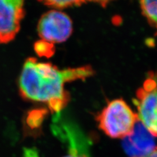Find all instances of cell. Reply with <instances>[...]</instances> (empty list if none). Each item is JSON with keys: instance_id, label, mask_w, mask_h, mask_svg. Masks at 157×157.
<instances>
[{"instance_id": "12", "label": "cell", "mask_w": 157, "mask_h": 157, "mask_svg": "<svg viewBox=\"0 0 157 157\" xmlns=\"http://www.w3.org/2000/svg\"><path fill=\"white\" fill-rule=\"evenodd\" d=\"M89 1H90V0H89ZM92 1L100 3L101 6H105L108 2H109L111 0H92Z\"/></svg>"}, {"instance_id": "8", "label": "cell", "mask_w": 157, "mask_h": 157, "mask_svg": "<svg viewBox=\"0 0 157 157\" xmlns=\"http://www.w3.org/2000/svg\"><path fill=\"white\" fill-rule=\"evenodd\" d=\"M140 3L144 15L152 25L155 26L157 21V0H140Z\"/></svg>"}, {"instance_id": "4", "label": "cell", "mask_w": 157, "mask_h": 157, "mask_svg": "<svg viewBox=\"0 0 157 157\" xmlns=\"http://www.w3.org/2000/svg\"><path fill=\"white\" fill-rule=\"evenodd\" d=\"M37 31L42 41L51 45L62 43L72 33V21L64 13L51 11L44 14L39 20Z\"/></svg>"}, {"instance_id": "3", "label": "cell", "mask_w": 157, "mask_h": 157, "mask_svg": "<svg viewBox=\"0 0 157 157\" xmlns=\"http://www.w3.org/2000/svg\"><path fill=\"white\" fill-rule=\"evenodd\" d=\"M156 76L150 74L144 86L137 91L136 98L134 100L138 119L155 137L156 136Z\"/></svg>"}, {"instance_id": "9", "label": "cell", "mask_w": 157, "mask_h": 157, "mask_svg": "<svg viewBox=\"0 0 157 157\" xmlns=\"http://www.w3.org/2000/svg\"><path fill=\"white\" fill-rule=\"evenodd\" d=\"M47 6L56 8H66L74 6H80L89 0H39Z\"/></svg>"}, {"instance_id": "2", "label": "cell", "mask_w": 157, "mask_h": 157, "mask_svg": "<svg viewBox=\"0 0 157 157\" xmlns=\"http://www.w3.org/2000/svg\"><path fill=\"white\" fill-rule=\"evenodd\" d=\"M100 130L112 138H124L130 135L138 120L137 113L122 99L108 103L96 117Z\"/></svg>"}, {"instance_id": "5", "label": "cell", "mask_w": 157, "mask_h": 157, "mask_svg": "<svg viewBox=\"0 0 157 157\" xmlns=\"http://www.w3.org/2000/svg\"><path fill=\"white\" fill-rule=\"evenodd\" d=\"M54 121V132L67 145V153L62 157H90L89 142L77 124L59 115Z\"/></svg>"}, {"instance_id": "1", "label": "cell", "mask_w": 157, "mask_h": 157, "mask_svg": "<svg viewBox=\"0 0 157 157\" xmlns=\"http://www.w3.org/2000/svg\"><path fill=\"white\" fill-rule=\"evenodd\" d=\"M94 71L89 66L65 70L50 63L27 59L18 80L20 94L24 100L46 104L52 113H60L70 100L66 83L91 77Z\"/></svg>"}, {"instance_id": "11", "label": "cell", "mask_w": 157, "mask_h": 157, "mask_svg": "<svg viewBox=\"0 0 157 157\" xmlns=\"http://www.w3.org/2000/svg\"><path fill=\"white\" fill-rule=\"evenodd\" d=\"M53 45L48 43L44 41H41L36 43L35 48L36 52L41 56H49L52 55Z\"/></svg>"}, {"instance_id": "13", "label": "cell", "mask_w": 157, "mask_h": 157, "mask_svg": "<svg viewBox=\"0 0 157 157\" xmlns=\"http://www.w3.org/2000/svg\"><path fill=\"white\" fill-rule=\"evenodd\" d=\"M145 157H157L156 156V150L154 151L153 153H151L150 155H147V156H146Z\"/></svg>"}, {"instance_id": "6", "label": "cell", "mask_w": 157, "mask_h": 157, "mask_svg": "<svg viewBox=\"0 0 157 157\" xmlns=\"http://www.w3.org/2000/svg\"><path fill=\"white\" fill-rule=\"evenodd\" d=\"M24 0H0V43L13 41L24 15Z\"/></svg>"}, {"instance_id": "10", "label": "cell", "mask_w": 157, "mask_h": 157, "mask_svg": "<svg viewBox=\"0 0 157 157\" xmlns=\"http://www.w3.org/2000/svg\"><path fill=\"white\" fill-rule=\"evenodd\" d=\"M43 111H33L29 113L26 118V123L31 128H36L43 119Z\"/></svg>"}, {"instance_id": "7", "label": "cell", "mask_w": 157, "mask_h": 157, "mask_svg": "<svg viewBox=\"0 0 157 157\" xmlns=\"http://www.w3.org/2000/svg\"><path fill=\"white\" fill-rule=\"evenodd\" d=\"M122 145L130 157H145L156 150L155 136L139 119L132 133L122 140Z\"/></svg>"}]
</instances>
